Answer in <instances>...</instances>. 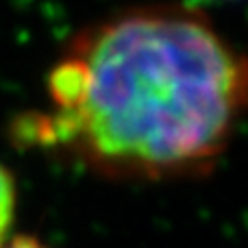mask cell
I'll return each mask as SVG.
<instances>
[{"label": "cell", "instance_id": "1", "mask_svg": "<svg viewBox=\"0 0 248 248\" xmlns=\"http://www.w3.org/2000/svg\"><path fill=\"white\" fill-rule=\"evenodd\" d=\"M22 135L111 179L202 174L248 111V57L202 13L141 7L78 31Z\"/></svg>", "mask_w": 248, "mask_h": 248}, {"label": "cell", "instance_id": "2", "mask_svg": "<svg viewBox=\"0 0 248 248\" xmlns=\"http://www.w3.org/2000/svg\"><path fill=\"white\" fill-rule=\"evenodd\" d=\"M16 216V183L9 170L0 163V248L4 246Z\"/></svg>", "mask_w": 248, "mask_h": 248}, {"label": "cell", "instance_id": "3", "mask_svg": "<svg viewBox=\"0 0 248 248\" xmlns=\"http://www.w3.org/2000/svg\"><path fill=\"white\" fill-rule=\"evenodd\" d=\"M2 248H46V244H42V242L33 235H17V237H13V240L4 242Z\"/></svg>", "mask_w": 248, "mask_h": 248}]
</instances>
